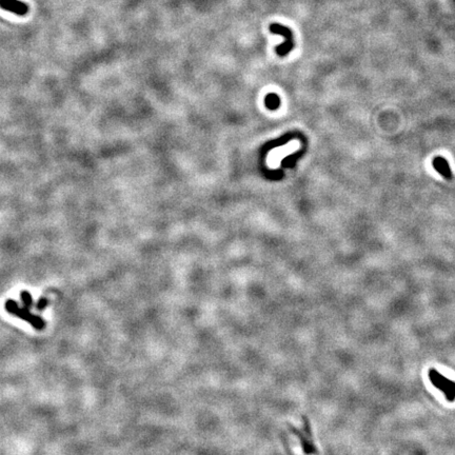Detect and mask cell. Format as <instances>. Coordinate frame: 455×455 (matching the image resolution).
<instances>
[{
    "mask_svg": "<svg viewBox=\"0 0 455 455\" xmlns=\"http://www.w3.org/2000/svg\"><path fill=\"white\" fill-rule=\"evenodd\" d=\"M302 419L304 420L303 429H297V428H294L292 426H290V429H291L292 433L295 434L296 437H298V439L300 441V446H302L303 452L306 455H316V454H318V451H317V448H316L315 444H314V440H313V432H312V429H311V426H310V421H309V419H308L307 416H305V415L302 416Z\"/></svg>",
    "mask_w": 455,
    "mask_h": 455,
    "instance_id": "6da1fadb",
    "label": "cell"
},
{
    "mask_svg": "<svg viewBox=\"0 0 455 455\" xmlns=\"http://www.w3.org/2000/svg\"><path fill=\"white\" fill-rule=\"evenodd\" d=\"M298 148H299L298 142H292L288 146L273 150L271 154H269V156H268V164L273 169L277 168V166H279L280 164V159H283L285 156L289 155V154H291L292 152L296 151Z\"/></svg>",
    "mask_w": 455,
    "mask_h": 455,
    "instance_id": "277c9868",
    "label": "cell"
},
{
    "mask_svg": "<svg viewBox=\"0 0 455 455\" xmlns=\"http://www.w3.org/2000/svg\"><path fill=\"white\" fill-rule=\"evenodd\" d=\"M433 166L440 175H443L446 179L452 178V172L450 165L444 157H435L433 160Z\"/></svg>",
    "mask_w": 455,
    "mask_h": 455,
    "instance_id": "8992f818",
    "label": "cell"
},
{
    "mask_svg": "<svg viewBox=\"0 0 455 455\" xmlns=\"http://www.w3.org/2000/svg\"><path fill=\"white\" fill-rule=\"evenodd\" d=\"M428 377L433 386L445 395L448 401L452 402L455 400V382L444 376L434 368L428 370Z\"/></svg>",
    "mask_w": 455,
    "mask_h": 455,
    "instance_id": "7a4b0ae2",
    "label": "cell"
},
{
    "mask_svg": "<svg viewBox=\"0 0 455 455\" xmlns=\"http://www.w3.org/2000/svg\"><path fill=\"white\" fill-rule=\"evenodd\" d=\"M265 104H266L267 108H268V109H270V110H272V111L277 110V109H278L279 106H280V98H279V96H278L277 94H275V93L268 94V95L266 96Z\"/></svg>",
    "mask_w": 455,
    "mask_h": 455,
    "instance_id": "52a82bcc",
    "label": "cell"
},
{
    "mask_svg": "<svg viewBox=\"0 0 455 455\" xmlns=\"http://www.w3.org/2000/svg\"><path fill=\"white\" fill-rule=\"evenodd\" d=\"M0 8L18 16H24L29 12V5L20 0H0Z\"/></svg>",
    "mask_w": 455,
    "mask_h": 455,
    "instance_id": "5b68a950",
    "label": "cell"
},
{
    "mask_svg": "<svg viewBox=\"0 0 455 455\" xmlns=\"http://www.w3.org/2000/svg\"><path fill=\"white\" fill-rule=\"evenodd\" d=\"M270 31L275 35H280L285 38L284 43H281L280 46H278L276 49H275V52L280 57H285L287 55H289L291 51L294 48V36H293V32L291 31L290 28L286 27V25L281 24V23H276L274 22L270 25Z\"/></svg>",
    "mask_w": 455,
    "mask_h": 455,
    "instance_id": "3957f363",
    "label": "cell"
}]
</instances>
